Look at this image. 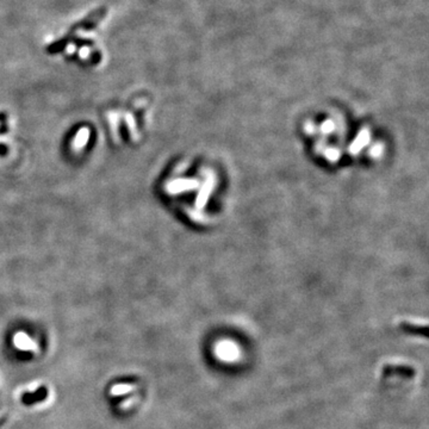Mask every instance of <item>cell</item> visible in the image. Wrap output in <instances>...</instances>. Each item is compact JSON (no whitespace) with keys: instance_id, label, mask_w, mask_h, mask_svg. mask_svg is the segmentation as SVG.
I'll return each instance as SVG.
<instances>
[{"instance_id":"1","label":"cell","mask_w":429,"mask_h":429,"mask_svg":"<svg viewBox=\"0 0 429 429\" xmlns=\"http://www.w3.org/2000/svg\"><path fill=\"white\" fill-rule=\"evenodd\" d=\"M49 395V391L48 389L45 388V386H39L38 389H36L34 392H25L21 395V403L24 404V406L27 407H30V406H35V404L37 403H41L43 400L46 399V397Z\"/></svg>"}]
</instances>
